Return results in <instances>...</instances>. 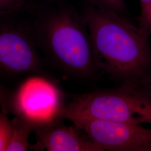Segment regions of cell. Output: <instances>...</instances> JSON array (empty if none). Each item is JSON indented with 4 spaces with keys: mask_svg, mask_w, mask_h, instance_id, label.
<instances>
[{
    "mask_svg": "<svg viewBox=\"0 0 151 151\" xmlns=\"http://www.w3.org/2000/svg\"><path fill=\"white\" fill-rule=\"evenodd\" d=\"M82 15L97 69L122 85L134 86L151 77L149 32L120 14L95 6L86 7Z\"/></svg>",
    "mask_w": 151,
    "mask_h": 151,
    "instance_id": "1",
    "label": "cell"
},
{
    "mask_svg": "<svg viewBox=\"0 0 151 151\" xmlns=\"http://www.w3.org/2000/svg\"><path fill=\"white\" fill-rule=\"evenodd\" d=\"M27 20L39 52L57 68L77 77L95 74L97 68L82 14L68 5L57 4L41 7Z\"/></svg>",
    "mask_w": 151,
    "mask_h": 151,
    "instance_id": "2",
    "label": "cell"
},
{
    "mask_svg": "<svg viewBox=\"0 0 151 151\" xmlns=\"http://www.w3.org/2000/svg\"><path fill=\"white\" fill-rule=\"evenodd\" d=\"M77 119L151 124V101L127 85L73 95L65 104L63 119Z\"/></svg>",
    "mask_w": 151,
    "mask_h": 151,
    "instance_id": "3",
    "label": "cell"
},
{
    "mask_svg": "<svg viewBox=\"0 0 151 151\" xmlns=\"http://www.w3.org/2000/svg\"><path fill=\"white\" fill-rule=\"evenodd\" d=\"M66 103L64 92L54 81L33 73L27 76L11 92L9 113L27 122L35 130L63 120Z\"/></svg>",
    "mask_w": 151,
    "mask_h": 151,
    "instance_id": "4",
    "label": "cell"
},
{
    "mask_svg": "<svg viewBox=\"0 0 151 151\" xmlns=\"http://www.w3.org/2000/svg\"><path fill=\"white\" fill-rule=\"evenodd\" d=\"M8 14H0V77L37 73L43 61L28 20L14 19Z\"/></svg>",
    "mask_w": 151,
    "mask_h": 151,
    "instance_id": "5",
    "label": "cell"
},
{
    "mask_svg": "<svg viewBox=\"0 0 151 151\" xmlns=\"http://www.w3.org/2000/svg\"><path fill=\"white\" fill-rule=\"evenodd\" d=\"M71 122L83 130L103 151H151V128L143 124L93 119Z\"/></svg>",
    "mask_w": 151,
    "mask_h": 151,
    "instance_id": "6",
    "label": "cell"
},
{
    "mask_svg": "<svg viewBox=\"0 0 151 151\" xmlns=\"http://www.w3.org/2000/svg\"><path fill=\"white\" fill-rule=\"evenodd\" d=\"M63 120L34 130L36 142L31 145L30 150L103 151L81 128L74 123L68 125Z\"/></svg>",
    "mask_w": 151,
    "mask_h": 151,
    "instance_id": "7",
    "label": "cell"
},
{
    "mask_svg": "<svg viewBox=\"0 0 151 151\" xmlns=\"http://www.w3.org/2000/svg\"><path fill=\"white\" fill-rule=\"evenodd\" d=\"M10 140L6 151H26L30 150L31 145L29 138L34 129L24 120L14 116L11 120Z\"/></svg>",
    "mask_w": 151,
    "mask_h": 151,
    "instance_id": "8",
    "label": "cell"
},
{
    "mask_svg": "<svg viewBox=\"0 0 151 151\" xmlns=\"http://www.w3.org/2000/svg\"><path fill=\"white\" fill-rule=\"evenodd\" d=\"M11 134V120L8 113L0 111V151H6L10 140Z\"/></svg>",
    "mask_w": 151,
    "mask_h": 151,
    "instance_id": "9",
    "label": "cell"
},
{
    "mask_svg": "<svg viewBox=\"0 0 151 151\" xmlns=\"http://www.w3.org/2000/svg\"><path fill=\"white\" fill-rule=\"evenodd\" d=\"M92 5L122 14L126 10L125 0H89Z\"/></svg>",
    "mask_w": 151,
    "mask_h": 151,
    "instance_id": "10",
    "label": "cell"
},
{
    "mask_svg": "<svg viewBox=\"0 0 151 151\" xmlns=\"http://www.w3.org/2000/svg\"><path fill=\"white\" fill-rule=\"evenodd\" d=\"M27 0H0V14L15 13L25 7Z\"/></svg>",
    "mask_w": 151,
    "mask_h": 151,
    "instance_id": "11",
    "label": "cell"
},
{
    "mask_svg": "<svg viewBox=\"0 0 151 151\" xmlns=\"http://www.w3.org/2000/svg\"><path fill=\"white\" fill-rule=\"evenodd\" d=\"M139 1L141 7L139 27L147 31V27L151 22V0Z\"/></svg>",
    "mask_w": 151,
    "mask_h": 151,
    "instance_id": "12",
    "label": "cell"
},
{
    "mask_svg": "<svg viewBox=\"0 0 151 151\" xmlns=\"http://www.w3.org/2000/svg\"><path fill=\"white\" fill-rule=\"evenodd\" d=\"M132 87L142 96L151 101V77Z\"/></svg>",
    "mask_w": 151,
    "mask_h": 151,
    "instance_id": "13",
    "label": "cell"
},
{
    "mask_svg": "<svg viewBox=\"0 0 151 151\" xmlns=\"http://www.w3.org/2000/svg\"><path fill=\"white\" fill-rule=\"evenodd\" d=\"M11 96V92L0 82V109L6 113H9V105Z\"/></svg>",
    "mask_w": 151,
    "mask_h": 151,
    "instance_id": "14",
    "label": "cell"
},
{
    "mask_svg": "<svg viewBox=\"0 0 151 151\" xmlns=\"http://www.w3.org/2000/svg\"><path fill=\"white\" fill-rule=\"evenodd\" d=\"M147 30L150 34H151V22L148 24V25L147 27Z\"/></svg>",
    "mask_w": 151,
    "mask_h": 151,
    "instance_id": "15",
    "label": "cell"
}]
</instances>
